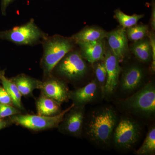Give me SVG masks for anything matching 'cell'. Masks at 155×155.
I'll return each mask as SVG.
<instances>
[{
  "mask_svg": "<svg viewBox=\"0 0 155 155\" xmlns=\"http://www.w3.org/2000/svg\"><path fill=\"white\" fill-rule=\"evenodd\" d=\"M117 123V114L113 108H100L90 115L84 125L85 135L94 144L105 148L110 144Z\"/></svg>",
  "mask_w": 155,
  "mask_h": 155,
  "instance_id": "cell-1",
  "label": "cell"
},
{
  "mask_svg": "<svg viewBox=\"0 0 155 155\" xmlns=\"http://www.w3.org/2000/svg\"><path fill=\"white\" fill-rule=\"evenodd\" d=\"M42 44L44 51L41 65L47 78L52 76L56 65L66 54L74 49L75 44L71 37L60 35L48 36Z\"/></svg>",
  "mask_w": 155,
  "mask_h": 155,
  "instance_id": "cell-2",
  "label": "cell"
},
{
  "mask_svg": "<svg viewBox=\"0 0 155 155\" xmlns=\"http://www.w3.org/2000/svg\"><path fill=\"white\" fill-rule=\"evenodd\" d=\"M48 35L30 19L27 23L10 30L0 31V39L5 40L18 45H34L42 43Z\"/></svg>",
  "mask_w": 155,
  "mask_h": 155,
  "instance_id": "cell-3",
  "label": "cell"
},
{
  "mask_svg": "<svg viewBox=\"0 0 155 155\" xmlns=\"http://www.w3.org/2000/svg\"><path fill=\"white\" fill-rule=\"evenodd\" d=\"M74 106L72 104L69 108L54 116L19 114L10 116L9 119L12 123L30 130L35 131L47 130L58 127L66 113Z\"/></svg>",
  "mask_w": 155,
  "mask_h": 155,
  "instance_id": "cell-4",
  "label": "cell"
},
{
  "mask_svg": "<svg viewBox=\"0 0 155 155\" xmlns=\"http://www.w3.org/2000/svg\"><path fill=\"white\" fill-rule=\"evenodd\" d=\"M125 109L136 114L150 116L155 112V88L150 82L123 102Z\"/></svg>",
  "mask_w": 155,
  "mask_h": 155,
  "instance_id": "cell-5",
  "label": "cell"
},
{
  "mask_svg": "<svg viewBox=\"0 0 155 155\" xmlns=\"http://www.w3.org/2000/svg\"><path fill=\"white\" fill-rule=\"evenodd\" d=\"M54 70L58 75L67 80L75 81L80 80L86 75L87 67L80 52L73 49L59 61Z\"/></svg>",
  "mask_w": 155,
  "mask_h": 155,
  "instance_id": "cell-6",
  "label": "cell"
},
{
  "mask_svg": "<svg viewBox=\"0 0 155 155\" xmlns=\"http://www.w3.org/2000/svg\"><path fill=\"white\" fill-rule=\"evenodd\" d=\"M141 132L137 122L129 118H122L114 128L112 137L114 144L119 149L130 150L138 141Z\"/></svg>",
  "mask_w": 155,
  "mask_h": 155,
  "instance_id": "cell-7",
  "label": "cell"
},
{
  "mask_svg": "<svg viewBox=\"0 0 155 155\" xmlns=\"http://www.w3.org/2000/svg\"><path fill=\"white\" fill-rule=\"evenodd\" d=\"M84 120V106H75L64 116L58 125L62 133L78 137L83 132Z\"/></svg>",
  "mask_w": 155,
  "mask_h": 155,
  "instance_id": "cell-8",
  "label": "cell"
},
{
  "mask_svg": "<svg viewBox=\"0 0 155 155\" xmlns=\"http://www.w3.org/2000/svg\"><path fill=\"white\" fill-rule=\"evenodd\" d=\"M39 89L42 94L52 99L60 104L69 99L70 91L66 84L52 76L41 81Z\"/></svg>",
  "mask_w": 155,
  "mask_h": 155,
  "instance_id": "cell-9",
  "label": "cell"
},
{
  "mask_svg": "<svg viewBox=\"0 0 155 155\" xmlns=\"http://www.w3.org/2000/svg\"><path fill=\"white\" fill-rule=\"evenodd\" d=\"M119 59L110 49L106 50L104 62L107 72V78L104 90L105 94H112L118 85L121 68Z\"/></svg>",
  "mask_w": 155,
  "mask_h": 155,
  "instance_id": "cell-10",
  "label": "cell"
},
{
  "mask_svg": "<svg viewBox=\"0 0 155 155\" xmlns=\"http://www.w3.org/2000/svg\"><path fill=\"white\" fill-rule=\"evenodd\" d=\"M106 38L111 51L119 61L123 60L127 55L128 50V38L126 28L121 26L107 32Z\"/></svg>",
  "mask_w": 155,
  "mask_h": 155,
  "instance_id": "cell-11",
  "label": "cell"
},
{
  "mask_svg": "<svg viewBox=\"0 0 155 155\" xmlns=\"http://www.w3.org/2000/svg\"><path fill=\"white\" fill-rule=\"evenodd\" d=\"M100 90L101 89L97 81L94 80L86 86L70 91L69 99L75 106H84L97 98Z\"/></svg>",
  "mask_w": 155,
  "mask_h": 155,
  "instance_id": "cell-12",
  "label": "cell"
},
{
  "mask_svg": "<svg viewBox=\"0 0 155 155\" xmlns=\"http://www.w3.org/2000/svg\"><path fill=\"white\" fill-rule=\"evenodd\" d=\"M144 75L143 70L138 66L133 65L127 67L121 78V89L125 92L135 90L142 83Z\"/></svg>",
  "mask_w": 155,
  "mask_h": 155,
  "instance_id": "cell-13",
  "label": "cell"
},
{
  "mask_svg": "<svg viewBox=\"0 0 155 155\" xmlns=\"http://www.w3.org/2000/svg\"><path fill=\"white\" fill-rule=\"evenodd\" d=\"M78 45L80 48L82 58L91 64L104 60L106 49L104 39Z\"/></svg>",
  "mask_w": 155,
  "mask_h": 155,
  "instance_id": "cell-14",
  "label": "cell"
},
{
  "mask_svg": "<svg viewBox=\"0 0 155 155\" xmlns=\"http://www.w3.org/2000/svg\"><path fill=\"white\" fill-rule=\"evenodd\" d=\"M107 32L97 26H87L71 37L75 44L104 39Z\"/></svg>",
  "mask_w": 155,
  "mask_h": 155,
  "instance_id": "cell-15",
  "label": "cell"
},
{
  "mask_svg": "<svg viewBox=\"0 0 155 155\" xmlns=\"http://www.w3.org/2000/svg\"><path fill=\"white\" fill-rule=\"evenodd\" d=\"M17 85L22 96H29L35 89H39L41 81L24 74H19L11 79Z\"/></svg>",
  "mask_w": 155,
  "mask_h": 155,
  "instance_id": "cell-16",
  "label": "cell"
},
{
  "mask_svg": "<svg viewBox=\"0 0 155 155\" xmlns=\"http://www.w3.org/2000/svg\"><path fill=\"white\" fill-rule=\"evenodd\" d=\"M38 115L54 116L61 113V104L54 100L41 94L36 103Z\"/></svg>",
  "mask_w": 155,
  "mask_h": 155,
  "instance_id": "cell-17",
  "label": "cell"
},
{
  "mask_svg": "<svg viewBox=\"0 0 155 155\" xmlns=\"http://www.w3.org/2000/svg\"><path fill=\"white\" fill-rule=\"evenodd\" d=\"M131 51L140 62L147 63L151 61V47L149 39L145 38L135 41L131 47Z\"/></svg>",
  "mask_w": 155,
  "mask_h": 155,
  "instance_id": "cell-18",
  "label": "cell"
},
{
  "mask_svg": "<svg viewBox=\"0 0 155 155\" xmlns=\"http://www.w3.org/2000/svg\"><path fill=\"white\" fill-rule=\"evenodd\" d=\"M0 80L3 87L8 93L13 100L14 105L19 110H22L23 107L21 101L22 95L17 88V85L11 79H8L5 75L2 76Z\"/></svg>",
  "mask_w": 155,
  "mask_h": 155,
  "instance_id": "cell-19",
  "label": "cell"
},
{
  "mask_svg": "<svg viewBox=\"0 0 155 155\" xmlns=\"http://www.w3.org/2000/svg\"><path fill=\"white\" fill-rule=\"evenodd\" d=\"M155 152V128L152 127L149 130L143 143L136 152L139 155L154 154Z\"/></svg>",
  "mask_w": 155,
  "mask_h": 155,
  "instance_id": "cell-20",
  "label": "cell"
},
{
  "mask_svg": "<svg viewBox=\"0 0 155 155\" xmlns=\"http://www.w3.org/2000/svg\"><path fill=\"white\" fill-rule=\"evenodd\" d=\"M144 14H134L130 16L123 13L120 9L115 11L114 17L122 27L126 28L136 25L140 19L144 17Z\"/></svg>",
  "mask_w": 155,
  "mask_h": 155,
  "instance_id": "cell-21",
  "label": "cell"
},
{
  "mask_svg": "<svg viewBox=\"0 0 155 155\" xmlns=\"http://www.w3.org/2000/svg\"><path fill=\"white\" fill-rule=\"evenodd\" d=\"M127 38L131 41H137L145 38L148 35V26L144 24H139L126 28Z\"/></svg>",
  "mask_w": 155,
  "mask_h": 155,
  "instance_id": "cell-22",
  "label": "cell"
},
{
  "mask_svg": "<svg viewBox=\"0 0 155 155\" xmlns=\"http://www.w3.org/2000/svg\"><path fill=\"white\" fill-rule=\"evenodd\" d=\"M95 67V73L97 81L101 89L102 92L104 93V90L107 78V72L104 60L96 62Z\"/></svg>",
  "mask_w": 155,
  "mask_h": 155,
  "instance_id": "cell-23",
  "label": "cell"
},
{
  "mask_svg": "<svg viewBox=\"0 0 155 155\" xmlns=\"http://www.w3.org/2000/svg\"><path fill=\"white\" fill-rule=\"evenodd\" d=\"M21 111L13 105L0 104V119H4L7 117L21 114Z\"/></svg>",
  "mask_w": 155,
  "mask_h": 155,
  "instance_id": "cell-24",
  "label": "cell"
},
{
  "mask_svg": "<svg viewBox=\"0 0 155 155\" xmlns=\"http://www.w3.org/2000/svg\"><path fill=\"white\" fill-rule=\"evenodd\" d=\"M149 39L151 47L152 50V64L151 69L153 72H154L155 70V36L153 31L148 34Z\"/></svg>",
  "mask_w": 155,
  "mask_h": 155,
  "instance_id": "cell-25",
  "label": "cell"
},
{
  "mask_svg": "<svg viewBox=\"0 0 155 155\" xmlns=\"http://www.w3.org/2000/svg\"><path fill=\"white\" fill-rule=\"evenodd\" d=\"M0 104L14 105L13 100L8 93L4 88L0 86Z\"/></svg>",
  "mask_w": 155,
  "mask_h": 155,
  "instance_id": "cell-26",
  "label": "cell"
},
{
  "mask_svg": "<svg viewBox=\"0 0 155 155\" xmlns=\"http://www.w3.org/2000/svg\"><path fill=\"white\" fill-rule=\"evenodd\" d=\"M150 26L153 31L155 30V3L154 0L152 2V12L151 16Z\"/></svg>",
  "mask_w": 155,
  "mask_h": 155,
  "instance_id": "cell-27",
  "label": "cell"
},
{
  "mask_svg": "<svg viewBox=\"0 0 155 155\" xmlns=\"http://www.w3.org/2000/svg\"><path fill=\"white\" fill-rule=\"evenodd\" d=\"M13 1L14 0H1V10L3 15H5L7 8Z\"/></svg>",
  "mask_w": 155,
  "mask_h": 155,
  "instance_id": "cell-28",
  "label": "cell"
},
{
  "mask_svg": "<svg viewBox=\"0 0 155 155\" xmlns=\"http://www.w3.org/2000/svg\"><path fill=\"white\" fill-rule=\"evenodd\" d=\"M12 124L10 119H0V130L8 127Z\"/></svg>",
  "mask_w": 155,
  "mask_h": 155,
  "instance_id": "cell-29",
  "label": "cell"
},
{
  "mask_svg": "<svg viewBox=\"0 0 155 155\" xmlns=\"http://www.w3.org/2000/svg\"><path fill=\"white\" fill-rule=\"evenodd\" d=\"M5 75L4 74V72L3 71H1L0 70V79H1V77H2V75Z\"/></svg>",
  "mask_w": 155,
  "mask_h": 155,
  "instance_id": "cell-30",
  "label": "cell"
}]
</instances>
